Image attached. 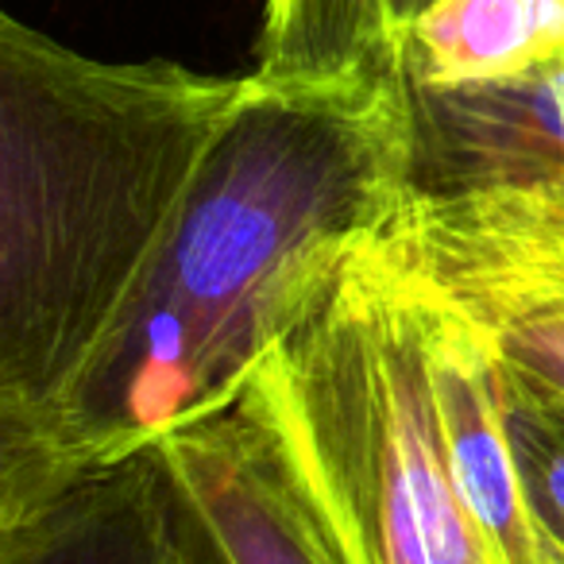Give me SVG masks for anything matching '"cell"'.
<instances>
[{"instance_id":"1","label":"cell","mask_w":564,"mask_h":564,"mask_svg":"<svg viewBox=\"0 0 564 564\" xmlns=\"http://www.w3.org/2000/svg\"><path fill=\"white\" fill-rule=\"evenodd\" d=\"M406 197L399 74L267 86L217 143L132 314L51 437L0 468V525L236 406Z\"/></svg>"},{"instance_id":"2","label":"cell","mask_w":564,"mask_h":564,"mask_svg":"<svg viewBox=\"0 0 564 564\" xmlns=\"http://www.w3.org/2000/svg\"><path fill=\"white\" fill-rule=\"evenodd\" d=\"M256 89L0 17V468L63 422Z\"/></svg>"},{"instance_id":"3","label":"cell","mask_w":564,"mask_h":564,"mask_svg":"<svg viewBox=\"0 0 564 564\" xmlns=\"http://www.w3.org/2000/svg\"><path fill=\"white\" fill-rule=\"evenodd\" d=\"M240 399L333 564H499L448 476L414 282L379 236Z\"/></svg>"},{"instance_id":"4","label":"cell","mask_w":564,"mask_h":564,"mask_svg":"<svg viewBox=\"0 0 564 564\" xmlns=\"http://www.w3.org/2000/svg\"><path fill=\"white\" fill-rule=\"evenodd\" d=\"M402 101L406 197H499L564 213V58L491 86L402 82Z\"/></svg>"},{"instance_id":"5","label":"cell","mask_w":564,"mask_h":564,"mask_svg":"<svg viewBox=\"0 0 564 564\" xmlns=\"http://www.w3.org/2000/svg\"><path fill=\"white\" fill-rule=\"evenodd\" d=\"M182 564H333L248 402L155 441Z\"/></svg>"},{"instance_id":"6","label":"cell","mask_w":564,"mask_h":564,"mask_svg":"<svg viewBox=\"0 0 564 564\" xmlns=\"http://www.w3.org/2000/svg\"><path fill=\"white\" fill-rule=\"evenodd\" d=\"M402 271L410 274L417 294L425 371H430L433 410H437L441 445H445L456 495L495 561L541 564L522 479L510 453L507 417H502L499 345L460 302L448 299L425 274H417L410 263H402Z\"/></svg>"},{"instance_id":"7","label":"cell","mask_w":564,"mask_h":564,"mask_svg":"<svg viewBox=\"0 0 564 564\" xmlns=\"http://www.w3.org/2000/svg\"><path fill=\"white\" fill-rule=\"evenodd\" d=\"M0 564H182L159 448L89 471L40 514L0 525Z\"/></svg>"},{"instance_id":"8","label":"cell","mask_w":564,"mask_h":564,"mask_svg":"<svg viewBox=\"0 0 564 564\" xmlns=\"http://www.w3.org/2000/svg\"><path fill=\"white\" fill-rule=\"evenodd\" d=\"M564 58V0H433L394 51L417 89L525 78Z\"/></svg>"},{"instance_id":"9","label":"cell","mask_w":564,"mask_h":564,"mask_svg":"<svg viewBox=\"0 0 564 564\" xmlns=\"http://www.w3.org/2000/svg\"><path fill=\"white\" fill-rule=\"evenodd\" d=\"M433 0H263L256 78L314 86L391 74L394 51Z\"/></svg>"},{"instance_id":"10","label":"cell","mask_w":564,"mask_h":564,"mask_svg":"<svg viewBox=\"0 0 564 564\" xmlns=\"http://www.w3.org/2000/svg\"><path fill=\"white\" fill-rule=\"evenodd\" d=\"M502 417L541 564H564V387L499 352Z\"/></svg>"}]
</instances>
